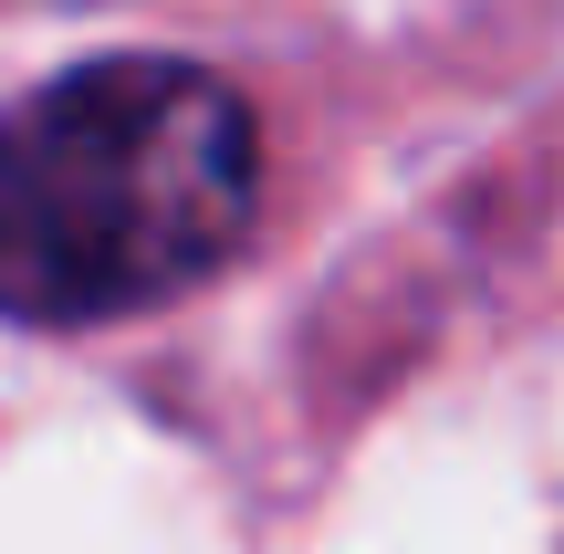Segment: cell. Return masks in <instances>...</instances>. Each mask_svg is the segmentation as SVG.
Returning a JSON list of instances; mask_svg holds the SVG:
<instances>
[{
  "label": "cell",
  "mask_w": 564,
  "mask_h": 554,
  "mask_svg": "<svg viewBox=\"0 0 564 554\" xmlns=\"http://www.w3.org/2000/svg\"><path fill=\"white\" fill-rule=\"evenodd\" d=\"M262 199V126L209 63H74L0 105V314L116 325L209 283Z\"/></svg>",
  "instance_id": "6da1fadb"
}]
</instances>
